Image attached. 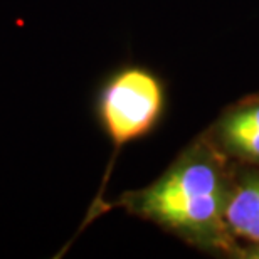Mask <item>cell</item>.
I'll use <instances>...</instances> for the list:
<instances>
[{"label": "cell", "instance_id": "6da1fadb", "mask_svg": "<svg viewBox=\"0 0 259 259\" xmlns=\"http://www.w3.org/2000/svg\"><path fill=\"white\" fill-rule=\"evenodd\" d=\"M226 192L219 168L210 160L194 158L172 168L140 192L123 195L115 205L158 224L189 232L214 229L224 215Z\"/></svg>", "mask_w": 259, "mask_h": 259}, {"label": "cell", "instance_id": "7a4b0ae2", "mask_svg": "<svg viewBox=\"0 0 259 259\" xmlns=\"http://www.w3.org/2000/svg\"><path fill=\"white\" fill-rule=\"evenodd\" d=\"M163 101L162 82L140 66L120 67L111 72L98 90L95 113L101 130L115 148L98 199L110 177L116 153L125 145L152 132L163 111Z\"/></svg>", "mask_w": 259, "mask_h": 259}, {"label": "cell", "instance_id": "3957f363", "mask_svg": "<svg viewBox=\"0 0 259 259\" xmlns=\"http://www.w3.org/2000/svg\"><path fill=\"white\" fill-rule=\"evenodd\" d=\"M224 217L237 236L259 244V179L246 180L226 202Z\"/></svg>", "mask_w": 259, "mask_h": 259}, {"label": "cell", "instance_id": "277c9868", "mask_svg": "<svg viewBox=\"0 0 259 259\" xmlns=\"http://www.w3.org/2000/svg\"><path fill=\"white\" fill-rule=\"evenodd\" d=\"M224 138L231 148L247 158L259 160V126L249 125L236 116H229L224 123Z\"/></svg>", "mask_w": 259, "mask_h": 259}]
</instances>
